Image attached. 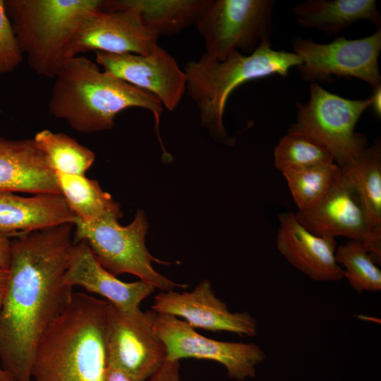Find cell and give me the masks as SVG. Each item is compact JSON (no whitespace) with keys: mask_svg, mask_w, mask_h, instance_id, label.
I'll list each match as a JSON object with an SVG mask.
<instances>
[{"mask_svg":"<svg viewBox=\"0 0 381 381\" xmlns=\"http://www.w3.org/2000/svg\"><path fill=\"white\" fill-rule=\"evenodd\" d=\"M73 223L13 237L0 310L1 368L16 381H32L36 349L73 292L64 279L73 246Z\"/></svg>","mask_w":381,"mask_h":381,"instance_id":"1","label":"cell"},{"mask_svg":"<svg viewBox=\"0 0 381 381\" xmlns=\"http://www.w3.org/2000/svg\"><path fill=\"white\" fill-rule=\"evenodd\" d=\"M139 107L150 111L163 158L169 157L159 135V123L163 105L153 95L112 74L101 71L90 59L75 56L55 78L49 101V111L65 120L73 130L91 133L112 129L121 111Z\"/></svg>","mask_w":381,"mask_h":381,"instance_id":"2","label":"cell"},{"mask_svg":"<svg viewBox=\"0 0 381 381\" xmlns=\"http://www.w3.org/2000/svg\"><path fill=\"white\" fill-rule=\"evenodd\" d=\"M109 302L72 292L36 349L34 381H102L107 365Z\"/></svg>","mask_w":381,"mask_h":381,"instance_id":"3","label":"cell"},{"mask_svg":"<svg viewBox=\"0 0 381 381\" xmlns=\"http://www.w3.org/2000/svg\"><path fill=\"white\" fill-rule=\"evenodd\" d=\"M301 64L294 52L275 50L271 42H267L248 55L234 50L223 61L204 53L187 62L183 71L187 77V93L199 110L201 125L216 141L233 145L235 138L228 135L223 120L231 93L252 80L273 75L287 77L291 68Z\"/></svg>","mask_w":381,"mask_h":381,"instance_id":"4","label":"cell"},{"mask_svg":"<svg viewBox=\"0 0 381 381\" xmlns=\"http://www.w3.org/2000/svg\"><path fill=\"white\" fill-rule=\"evenodd\" d=\"M104 0H4L23 54L37 74L55 78L72 58L80 25L102 9Z\"/></svg>","mask_w":381,"mask_h":381,"instance_id":"5","label":"cell"},{"mask_svg":"<svg viewBox=\"0 0 381 381\" xmlns=\"http://www.w3.org/2000/svg\"><path fill=\"white\" fill-rule=\"evenodd\" d=\"M116 216H106L86 223L75 217L74 240L87 243L99 264L114 276L128 273L164 291L185 288L157 272L152 262L167 264L154 258L145 246L148 222L138 210L128 225H120Z\"/></svg>","mask_w":381,"mask_h":381,"instance_id":"6","label":"cell"},{"mask_svg":"<svg viewBox=\"0 0 381 381\" xmlns=\"http://www.w3.org/2000/svg\"><path fill=\"white\" fill-rule=\"evenodd\" d=\"M370 104V97L347 99L325 90L318 83H310L309 100L296 104V122L288 133L313 140L343 169L368 146L366 137L356 133L355 128Z\"/></svg>","mask_w":381,"mask_h":381,"instance_id":"7","label":"cell"},{"mask_svg":"<svg viewBox=\"0 0 381 381\" xmlns=\"http://www.w3.org/2000/svg\"><path fill=\"white\" fill-rule=\"evenodd\" d=\"M273 0H211L195 24L205 47V54L224 60L234 50L252 54L270 42L273 31Z\"/></svg>","mask_w":381,"mask_h":381,"instance_id":"8","label":"cell"},{"mask_svg":"<svg viewBox=\"0 0 381 381\" xmlns=\"http://www.w3.org/2000/svg\"><path fill=\"white\" fill-rule=\"evenodd\" d=\"M294 52L302 60L297 67L301 78L311 83H330L332 75L355 78L368 83L372 90L381 86L378 58L381 31L361 39L335 38L320 44L296 37L291 42Z\"/></svg>","mask_w":381,"mask_h":381,"instance_id":"9","label":"cell"},{"mask_svg":"<svg viewBox=\"0 0 381 381\" xmlns=\"http://www.w3.org/2000/svg\"><path fill=\"white\" fill-rule=\"evenodd\" d=\"M153 329L167 349V360L195 358L223 365L229 377L242 381L255 376L266 355L255 343L222 341L202 336L186 322L169 315L147 311Z\"/></svg>","mask_w":381,"mask_h":381,"instance_id":"10","label":"cell"},{"mask_svg":"<svg viewBox=\"0 0 381 381\" xmlns=\"http://www.w3.org/2000/svg\"><path fill=\"white\" fill-rule=\"evenodd\" d=\"M166 360L165 345L147 312L128 314L108 303L107 365L122 370L135 381H146Z\"/></svg>","mask_w":381,"mask_h":381,"instance_id":"11","label":"cell"},{"mask_svg":"<svg viewBox=\"0 0 381 381\" xmlns=\"http://www.w3.org/2000/svg\"><path fill=\"white\" fill-rule=\"evenodd\" d=\"M103 71L155 95L174 111L186 91L187 77L175 59L157 44L150 54H109L95 52Z\"/></svg>","mask_w":381,"mask_h":381,"instance_id":"12","label":"cell"},{"mask_svg":"<svg viewBox=\"0 0 381 381\" xmlns=\"http://www.w3.org/2000/svg\"><path fill=\"white\" fill-rule=\"evenodd\" d=\"M159 35L147 27L131 7L96 11L76 31L71 46L72 57L87 51L109 54H150Z\"/></svg>","mask_w":381,"mask_h":381,"instance_id":"13","label":"cell"},{"mask_svg":"<svg viewBox=\"0 0 381 381\" xmlns=\"http://www.w3.org/2000/svg\"><path fill=\"white\" fill-rule=\"evenodd\" d=\"M294 214L298 222L316 236H341L363 243L374 262L380 265L381 258L374 248L359 196L343 171L320 201Z\"/></svg>","mask_w":381,"mask_h":381,"instance_id":"14","label":"cell"},{"mask_svg":"<svg viewBox=\"0 0 381 381\" xmlns=\"http://www.w3.org/2000/svg\"><path fill=\"white\" fill-rule=\"evenodd\" d=\"M152 310L183 318L193 329L226 331L248 337L257 333L255 320L246 312H230L226 303L216 297L211 283L206 279L192 291L159 292L155 296Z\"/></svg>","mask_w":381,"mask_h":381,"instance_id":"15","label":"cell"},{"mask_svg":"<svg viewBox=\"0 0 381 381\" xmlns=\"http://www.w3.org/2000/svg\"><path fill=\"white\" fill-rule=\"evenodd\" d=\"M66 284L78 286L99 295L119 310L135 314L140 306L156 289L142 280L124 282L103 267L84 241H74L64 277Z\"/></svg>","mask_w":381,"mask_h":381,"instance_id":"16","label":"cell"},{"mask_svg":"<svg viewBox=\"0 0 381 381\" xmlns=\"http://www.w3.org/2000/svg\"><path fill=\"white\" fill-rule=\"evenodd\" d=\"M279 220L277 248L290 264L316 282L344 277V270L335 259L334 238L312 234L298 222L294 213L281 214Z\"/></svg>","mask_w":381,"mask_h":381,"instance_id":"17","label":"cell"},{"mask_svg":"<svg viewBox=\"0 0 381 381\" xmlns=\"http://www.w3.org/2000/svg\"><path fill=\"white\" fill-rule=\"evenodd\" d=\"M0 192L61 193L55 172L33 138L0 137Z\"/></svg>","mask_w":381,"mask_h":381,"instance_id":"18","label":"cell"},{"mask_svg":"<svg viewBox=\"0 0 381 381\" xmlns=\"http://www.w3.org/2000/svg\"><path fill=\"white\" fill-rule=\"evenodd\" d=\"M75 219L61 193L25 197L0 192V233L8 238L65 223L73 224Z\"/></svg>","mask_w":381,"mask_h":381,"instance_id":"19","label":"cell"},{"mask_svg":"<svg viewBox=\"0 0 381 381\" xmlns=\"http://www.w3.org/2000/svg\"><path fill=\"white\" fill-rule=\"evenodd\" d=\"M297 23L336 34L358 20H365L380 30L381 16L375 0H308L293 8Z\"/></svg>","mask_w":381,"mask_h":381,"instance_id":"20","label":"cell"},{"mask_svg":"<svg viewBox=\"0 0 381 381\" xmlns=\"http://www.w3.org/2000/svg\"><path fill=\"white\" fill-rule=\"evenodd\" d=\"M211 0H107L102 11L131 7L159 36H171L196 24Z\"/></svg>","mask_w":381,"mask_h":381,"instance_id":"21","label":"cell"},{"mask_svg":"<svg viewBox=\"0 0 381 381\" xmlns=\"http://www.w3.org/2000/svg\"><path fill=\"white\" fill-rule=\"evenodd\" d=\"M356 189L377 255L381 258V150L367 146L341 169Z\"/></svg>","mask_w":381,"mask_h":381,"instance_id":"22","label":"cell"},{"mask_svg":"<svg viewBox=\"0 0 381 381\" xmlns=\"http://www.w3.org/2000/svg\"><path fill=\"white\" fill-rule=\"evenodd\" d=\"M59 190L75 217L90 223L106 216H123L120 205L104 191L97 180L85 175L54 171Z\"/></svg>","mask_w":381,"mask_h":381,"instance_id":"23","label":"cell"},{"mask_svg":"<svg viewBox=\"0 0 381 381\" xmlns=\"http://www.w3.org/2000/svg\"><path fill=\"white\" fill-rule=\"evenodd\" d=\"M33 140L54 171L84 175L95 162L91 150L65 133L44 129Z\"/></svg>","mask_w":381,"mask_h":381,"instance_id":"24","label":"cell"},{"mask_svg":"<svg viewBox=\"0 0 381 381\" xmlns=\"http://www.w3.org/2000/svg\"><path fill=\"white\" fill-rule=\"evenodd\" d=\"M298 210L310 208L320 201L342 174L334 162L282 171Z\"/></svg>","mask_w":381,"mask_h":381,"instance_id":"25","label":"cell"},{"mask_svg":"<svg viewBox=\"0 0 381 381\" xmlns=\"http://www.w3.org/2000/svg\"><path fill=\"white\" fill-rule=\"evenodd\" d=\"M335 259L344 267V277L358 293L381 290V271L363 243L350 240L340 245Z\"/></svg>","mask_w":381,"mask_h":381,"instance_id":"26","label":"cell"},{"mask_svg":"<svg viewBox=\"0 0 381 381\" xmlns=\"http://www.w3.org/2000/svg\"><path fill=\"white\" fill-rule=\"evenodd\" d=\"M274 162L275 167L283 171L334 161L329 152L313 140L287 133L274 149Z\"/></svg>","mask_w":381,"mask_h":381,"instance_id":"27","label":"cell"},{"mask_svg":"<svg viewBox=\"0 0 381 381\" xmlns=\"http://www.w3.org/2000/svg\"><path fill=\"white\" fill-rule=\"evenodd\" d=\"M23 61V54L6 13L4 0H0V74L13 71Z\"/></svg>","mask_w":381,"mask_h":381,"instance_id":"28","label":"cell"},{"mask_svg":"<svg viewBox=\"0 0 381 381\" xmlns=\"http://www.w3.org/2000/svg\"><path fill=\"white\" fill-rule=\"evenodd\" d=\"M146 381H181L179 361L166 360Z\"/></svg>","mask_w":381,"mask_h":381,"instance_id":"29","label":"cell"},{"mask_svg":"<svg viewBox=\"0 0 381 381\" xmlns=\"http://www.w3.org/2000/svg\"><path fill=\"white\" fill-rule=\"evenodd\" d=\"M11 257V241L0 233V268L8 270Z\"/></svg>","mask_w":381,"mask_h":381,"instance_id":"30","label":"cell"},{"mask_svg":"<svg viewBox=\"0 0 381 381\" xmlns=\"http://www.w3.org/2000/svg\"><path fill=\"white\" fill-rule=\"evenodd\" d=\"M102 381H135V380L118 368L106 365L103 371Z\"/></svg>","mask_w":381,"mask_h":381,"instance_id":"31","label":"cell"},{"mask_svg":"<svg viewBox=\"0 0 381 381\" xmlns=\"http://www.w3.org/2000/svg\"><path fill=\"white\" fill-rule=\"evenodd\" d=\"M370 107L375 115L378 117L381 116V86L373 90V94L370 96Z\"/></svg>","mask_w":381,"mask_h":381,"instance_id":"32","label":"cell"},{"mask_svg":"<svg viewBox=\"0 0 381 381\" xmlns=\"http://www.w3.org/2000/svg\"><path fill=\"white\" fill-rule=\"evenodd\" d=\"M8 279V270L0 268V310L7 288Z\"/></svg>","mask_w":381,"mask_h":381,"instance_id":"33","label":"cell"},{"mask_svg":"<svg viewBox=\"0 0 381 381\" xmlns=\"http://www.w3.org/2000/svg\"><path fill=\"white\" fill-rule=\"evenodd\" d=\"M0 381H16L14 378L0 366Z\"/></svg>","mask_w":381,"mask_h":381,"instance_id":"34","label":"cell"}]
</instances>
